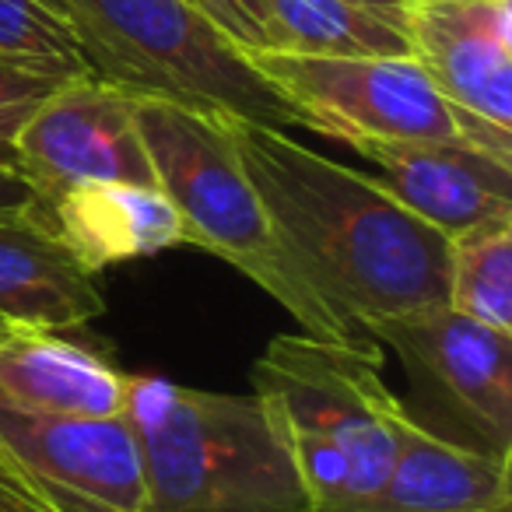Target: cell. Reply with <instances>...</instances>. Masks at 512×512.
<instances>
[{
    "instance_id": "2",
    "label": "cell",
    "mask_w": 512,
    "mask_h": 512,
    "mask_svg": "<svg viewBox=\"0 0 512 512\" xmlns=\"http://www.w3.org/2000/svg\"><path fill=\"white\" fill-rule=\"evenodd\" d=\"M253 397L313 512H372L407 425L376 341L344 348L306 334L274 337L253 365Z\"/></svg>"
},
{
    "instance_id": "9",
    "label": "cell",
    "mask_w": 512,
    "mask_h": 512,
    "mask_svg": "<svg viewBox=\"0 0 512 512\" xmlns=\"http://www.w3.org/2000/svg\"><path fill=\"white\" fill-rule=\"evenodd\" d=\"M18 176L43 207L88 183L158 186L134 123V99L102 81L74 78L18 134Z\"/></svg>"
},
{
    "instance_id": "24",
    "label": "cell",
    "mask_w": 512,
    "mask_h": 512,
    "mask_svg": "<svg viewBox=\"0 0 512 512\" xmlns=\"http://www.w3.org/2000/svg\"><path fill=\"white\" fill-rule=\"evenodd\" d=\"M15 334H25V330H15V327H11V323L0 320V341H11V337H15Z\"/></svg>"
},
{
    "instance_id": "4",
    "label": "cell",
    "mask_w": 512,
    "mask_h": 512,
    "mask_svg": "<svg viewBox=\"0 0 512 512\" xmlns=\"http://www.w3.org/2000/svg\"><path fill=\"white\" fill-rule=\"evenodd\" d=\"M134 123L155 169L158 190L179 214L183 246L207 249L246 274L278 306H285L313 341L344 348L372 344L362 330L330 313L313 285L295 271L218 120L172 102L134 99Z\"/></svg>"
},
{
    "instance_id": "10",
    "label": "cell",
    "mask_w": 512,
    "mask_h": 512,
    "mask_svg": "<svg viewBox=\"0 0 512 512\" xmlns=\"http://www.w3.org/2000/svg\"><path fill=\"white\" fill-rule=\"evenodd\" d=\"M407 43L449 109L512 130V0L411 4Z\"/></svg>"
},
{
    "instance_id": "20",
    "label": "cell",
    "mask_w": 512,
    "mask_h": 512,
    "mask_svg": "<svg viewBox=\"0 0 512 512\" xmlns=\"http://www.w3.org/2000/svg\"><path fill=\"white\" fill-rule=\"evenodd\" d=\"M239 53H274L264 0H183Z\"/></svg>"
},
{
    "instance_id": "11",
    "label": "cell",
    "mask_w": 512,
    "mask_h": 512,
    "mask_svg": "<svg viewBox=\"0 0 512 512\" xmlns=\"http://www.w3.org/2000/svg\"><path fill=\"white\" fill-rule=\"evenodd\" d=\"M376 183L446 239L484 225H512V165L467 141H355Z\"/></svg>"
},
{
    "instance_id": "21",
    "label": "cell",
    "mask_w": 512,
    "mask_h": 512,
    "mask_svg": "<svg viewBox=\"0 0 512 512\" xmlns=\"http://www.w3.org/2000/svg\"><path fill=\"white\" fill-rule=\"evenodd\" d=\"M351 4H358V8H365V11H372L376 18L390 22L393 29H400L407 36V11H411V4H404V0H351Z\"/></svg>"
},
{
    "instance_id": "13",
    "label": "cell",
    "mask_w": 512,
    "mask_h": 512,
    "mask_svg": "<svg viewBox=\"0 0 512 512\" xmlns=\"http://www.w3.org/2000/svg\"><path fill=\"white\" fill-rule=\"evenodd\" d=\"M120 369L57 334H15L0 341V407L46 418H116L127 414Z\"/></svg>"
},
{
    "instance_id": "12",
    "label": "cell",
    "mask_w": 512,
    "mask_h": 512,
    "mask_svg": "<svg viewBox=\"0 0 512 512\" xmlns=\"http://www.w3.org/2000/svg\"><path fill=\"white\" fill-rule=\"evenodd\" d=\"M102 313L99 271L60 239L46 207H0V320L25 334H60Z\"/></svg>"
},
{
    "instance_id": "7",
    "label": "cell",
    "mask_w": 512,
    "mask_h": 512,
    "mask_svg": "<svg viewBox=\"0 0 512 512\" xmlns=\"http://www.w3.org/2000/svg\"><path fill=\"white\" fill-rule=\"evenodd\" d=\"M302 116V127L344 144L456 141L449 106L411 57H295L246 53Z\"/></svg>"
},
{
    "instance_id": "17",
    "label": "cell",
    "mask_w": 512,
    "mask_h": 512,
    "mask_svg": "<svg viewBox=\"0 0 512 512\" xmlns=\"http://www.w3.org/2000/svg\"><path fill=\"white\" fill-rule=\"evenodd\" d=\"M446 309L512 334V225L470 228L449 239Z\"/></svg>"
},
{
    "instance_id": "6",
    "label": "cell",
    "mask_w": 512,
    "mask_h": 512,
    "mask_svg": "<svg viewBox=\"0 0 512 512\" xmlns=\"http://www.w3.org/2000/svg\"><path fill=\"white\" fill-rule=\"evenodd\" d=\"M365 337L390 344L407 376L414 428L491 460H512V334L453 309L386 316Z\"/></svg>"
},
{
    "instance_id": "18",
    "label": "cell",
    "mask_w": 512,
    "mask_h": 512,
    "mask_svg": "<svg viewBox=\"0 0 512 512\" xmlns=\"http://www.w3.org/2000/svg\"><path fill=\"white\" fill-rule=\"evenodd\" d=\"M0 53L57 71L88 74L60 0H0Z\"/></svg>"
},
{
    "instance_id": "3",
    "label": "cell",
    "mask_w": 512,
    "mask_h": 512,
    "mask_svg": "<svg viewBox=\"0 0 512 512\" xmlns=\"http://www.w3.org/2000/svg\"><path fill=\"white\" fill-rule=\"evenodd\" d=\"M148 512H313L256 397L130 376Z\"/></svg>"
},
{
    "instance_id": "16",
    "label": "cell",
    "mask_w": 512,
    "mask_h": 512,
    "mask_svg": "<svg viewBox=\"0 0 512 512\" xmlns=\"http://www.w3.org/2000/svg\"><path fill=\"white\" fill-rule=\"evenodd\" d=\"M274 53L295 57H411L400 29L351 0H264Z\"/></svg>"
},
{
    "instance_id": "15",
    "label": "cell",
    "mask_w": 512,
    "mask_h": 512,
    "mask_svg": "<svg viewBox=\"0 0 512 512\" xmlns=\"http://www.w3.org/2000/svg\"><path fill=\"white\" fill-rule=\"evenodd\" d=\"M509 467L407 421L372 512H505Z\"/></svg>"
},
{
    "instance_id": "25",
    "label": "cell",
    "mask_w": 512,
    "mask_h": 512,
    "mask_svg": "<svg viewBox=\"0 0 512 512\" xmlns=\"http://www.w3.org/2000/svg\"><path fill=\"white\" fill-rule=\"evenodd\" d=\"M404 4H432V0H404Z\"/></svg>"
},
{
    "instance_id": "19",
    "label": "cell",
    "mask_w": 512,
    "mask_h": 512,
    "mask_svg": "<svg viewBox=\"0 0 512 512\" xmlns=\"http://www.w3.org/2000/svg\"><path fill=\"white\" fill-rule=\"evenodd\" d=\"M74 78H88V74L57 71V67L0 53V169L18 176V134L36 116V109Z\"/></svg>"
},
{
    "instance_id": "8",
    "label": "cell",
    "mask_w": 512,
    "mask_h": 512,
    "mask_svg": "<svg viewBox=\"0 0 512 512\" xmlns=\"http://www.w3.org/2000/svg\"><path fill=\"white\" fill-rule=\"evenodd\" d=\"M0 474L43 512H148L127 414L46 418L0 407Z\"/></svg>"
},
{
    "instance_id": "22",
    "label": "cell",
    "mask_w": 512,
    "mask_h": 512,
    "mask_svg": "<svg viewBox=\"0 0 512 512\" xmlns=\"http://www.w3.org/2000/svg\"><path fill=\"white\" fill-rule=\"evenodd\" d=\"M22 204H36V193L29 190L22 176L0 169V207H22Z\"/></svg>"
},
{
    "instance_id": "14",
    "label": "cell",
    "mask_w": 512,
    "mask_h": 512,
    "mask_svg": "<svg viewBox=\"0 0 512 512\" xmlns=\"http://www.w3.org/2000/svg\"><path fill=\"white\" fill-rule=\"evenodd\" d=\"M46 214L92 271L183 246L179 214L158 186L88 183L64 193Z\"/></svg>"
},
{
    "instance_id": "23",
    "label": "cell",
    "mask_w": 512,
    "mask_h": 512,
    "mask_svg": "<svg viewBox=\"0 0 512 512\" xmlns=\"http://www.w3.org/2000/svg\"><path fill=\"white\" fill-rule=\"evenodd\" d=\"M0 512H43V509L15 481H8V477L0 474Z\"/></svg>"
},
{
    "instance_id": "1",
    "label": "cell",
    "mask_w": 512,
    "mask_h": 512,
    "mask_svg": "<svg viewBox=\"0 0 512 512\" xmlns=\"http://www.w3.org/2000/svg\"><path fill=\"white\" fill-rule=\"evenodd\" d=\"M295 271L344 323L446 309L449 239L383 186L292 141L285 130L221 123Z\"/></svg>"
},
{
    "instance_id": "5",
    "label": "cell",
    "mask_w": 512,
    "mask_h": 512,
    "mask_svg": "<svg viewBox=\"0 0 512 512\" xmlns=\"http://www.w3.org/2000/svg\"><path fill=\"white\" fill-rule=\"evenodd\" d=\"M85 67L130 99L193 109L218 123L292 130V102L183 0H60Z\"/></svg>"
}]
</instances>
